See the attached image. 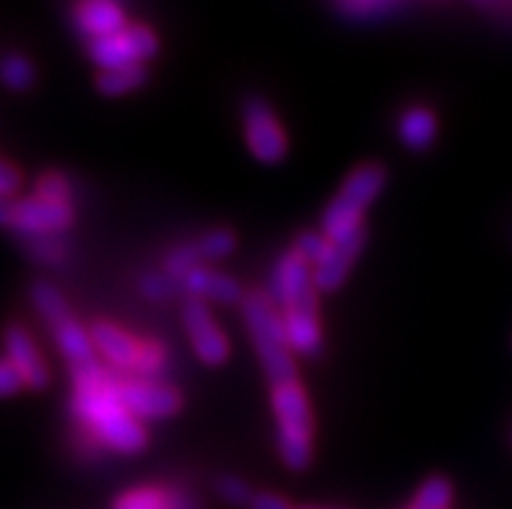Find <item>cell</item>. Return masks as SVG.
I'll return each mask as SVG.
<instances>
[{
  "label": "cell",
  "mask_w": 512,
  "mask_h": 509,
  "mask_svg": "<svg viewBox=\"0 0 512 509\" xmlns=\"http://www.w3.org/2000/svg\"><path fill=\"white\" fill-rule=\"evenodd\" d=\"M73 413L94 429L99 442L117 452H138L146 445V432L120 403L117 380L107 377L104 369L89 374H76Z\"/></svg>",
  "instance_id": "1"
},
{
  "label": "cell",
  "mask_w": 512,
  "mask_h": 509,
  "mask_svg": "<svg viewBox=\"0 0 512 509\" xmlns=\"http://www.w3.org/2000/svg\"><path fill=\"white\" fill-rule=\"evenodd\" d=\"M242 307H245L247 328L253 333V343L258 348V359L266 369V377L271 380V385L276 387L297 380L292 348L286 341L284 320H281V312L276 310V304L263 291H253V294H247Z\"/></svg>",
  "instance_id": "2"
},
{
  "label": "cell",
  "mask_w": 512,
  "mask_h": 509,
  "mask_svg": "<svg viewBox=\"0 0 512 509\" xmlns=\"http://www.w3.org/2000/svg\"><path fill=\"white\" fill-rule=\"evenodd\" d=\"M32 302L39 310V315L45 317V323L50 325L60 351H63L68 364H71L73 377L102 369V364L97 361V354H94L91 336L76 323V317L71 315L68 304H65V299L60 297V291L55 286L47 284V281L32 284Z\"/></svg>",
  "instance_id": "3"
},
{
  "label": "cell",
  "mask_w": 512,
  "mask_h": 509,
  "mask_svg": "<svg viewBox=\"0 0 512 509\" xmlns=\"http://www.w3.org/2000/svg\"><path fill=\"white\" fill-rule=\"evenodd\" d=\"M385 185V169L380 164H362L357 172L349 174L341 193L331 200L323 213V234L328 242L354 237L362 232L364 208L380 195Z\"/></svg>",
  "instance_id": "4"
},
{
  "label": "cell",
  "mask_w": 512,
  "mask_h": 509,
  "mask_svg": "<svg viewBox=\"0 0 512 509\" xmlns=\"http://www.w3.org/2000/svg\"><path fill=\"white\" fill-rule=\"evenodd\" d=\"M273 413L279 426V452L292 471H302L312 460V416L299 380L273 387Z\"/></svg>",
  "instance_id": "5"
},
{
  "label": "cell",
  "mask_w": 512,
  "mask_h": 509,
  "mask_svg": "<svg viewBox=\"0 0 512 509\" xmlns=\"http://www.w3.org/2000/svg\"><path fill=\"white\" fill-rule=\"evenodd\" d=\"M268 299L281 307L284 312H318V299H315V281H312L310 265L299 258L297 252H286L276 263L268 284Z\"/></svg>",
  "instance_id": "6"
},
{
  "label": "cell",
  "mask_w": 512,
  "mask_h": 509,
  "mask_svg": "<svg viewBox=\"0 0 512 509\" xmlns=\"http://www.w3.org/2000/svg\"><path fill=\"white\" fill-rule=\"evenodd\" d=\"M89 58L102 68H123V65H138L156 55L159 42L154 32L146 26H125L123 32L112 34V37L89 39Z\"/></svg>",
  "instance_id": "7"
},
{
  "label": "cell",
  "mask_w": 512,
  "mask_h": 509,
  "mask_svg": "<svg viewBox=\"0 0 512 509\" xmlns=\"http://www.w3.org/2000/svg\"><path fill=\"white\" fill-rule=\"evenodd\" d=\"M242 123H245V138L255 159L266 164H276L286 154V136L279 120L273 117L271 107L260 97H247L242 104Z\"/></svg>",
  "instance_id": "8"
},
{
  "label": "cell",
  "mask_w": 512,
  "mask_h": 509,
  "mask_svg": "<svg viewBox=\"0 0 512 509\" xmlns=\"http://www.w3.org/2000/svg\"><path fill=\"white\" fill-rule=\"evenodd\" d=\"M73 224L71 203H52L42 198H26L13 203L11 229L21 237H42V234H60Z\"/></svg>",
  "instance_id": "9"
},
{
  "label": "cell",
  "mask_w": 512,
  "mask_h": 509,
  "mask_svg": "<svg viewBox=\"0 0 512 509\" xmlns=\"http://www.w3.org/2000/svg\"><path fill=\"white\" fill-rule=\"evenodd\" d=\"M117 395L125 411L136 419H162L172 416L180 408V395L167 385L146 380H125L117 382Z\"/></svg>",
  "instance_id": "10"
},
{
  "label": "cell",
  "mask_w": 512,
  "mask_h": 509,
  "mask_svg": "<svg viewBox=\"0 0 512 509\" xmlns=\"http://www.w3.org/2000/svg\"><path fill=\"white\" fill-rule=\"evenodd\" d=\"M182 320H185V328H188L190 333L195 354L201 356L206 364H221V361H227L229 343L227 338L221 336L219 325L214 323V317L208 312L206 302L190 297L188 302H185Z\"/></svg>",
  "instance_id": "11"
},
{
  "label": "cell",
  "mask_w": 512,
  "mask_h": 509,
  "mask_svg": "<svg viewBox=\"0 0 512 509\" xmlns=\"http://www.w3.org/2000/svg\"><path fill=\"white\" fill-rule=\"evenodd\" d=\"M3 346H6V359L19 369L24 387H32V390L47 387L50 372H47L45 359L39 356L37 343L32 341L24 325H8L6 336H3Z\"/></svg>",
  "instance_id": "12"
},
{
  "label": "cell",
  "mask_w": 512,
  "mask_h": 509,
  "mask_svg": "<svg viewBox=\"0 0 512 509\" xmlns=\"http://www.w3.org/2000/svg\"><path fill=\"white\" fill-rule=\"evenodd\" d=\"M364 245V229L357 232L354 237L341 239V242H331L328 252H325L320 263L315 265L312 271V281H315V289L320 291H333L344 284V278L349 276L351 263L357 260L359 250Z\"/></svg>",
  "instance_id": "13"
},
{
  "label": "cell",
  "mask_w": 512,
  "mask_h": 509,
  "mask_svg": "<svg viewBox=\"0 0 512 509\" xmlns=\"http://www.w3.org/2000/svg\"><path fill=\"white\" fill-rule=\"evenodd\" d=\"M91 343L94 348H99L110 364L120 369H138V361H141V348L133 338L125 333V330L115 328L110 323H97L91 328Z\"/></svg>",
  "instance_id": "14"
},
{
  "label": "cell",
  "mask_w": 512,
  "mask_h": 509,
  "mask_svg": "<svg viewBox=\"0 0 512 509\" xmlns=\"http://www.w3.org/2000/svg\"><path fill=\"white\" fill-rule=\"evenodd\" d=\"M73 21L81 32L89 39L112 37V34L123 32L125 29V13L123 8L107 0H97V3H81L73 11Z\"/></svg>",
  "instance_id": "15"
},
{
  "label": "cell",
  "mask_w": 512,
  "mask_h": 509,
  "mask_svg": "<svg viewBox=\"0 0 512 509\" xmlns=\"http://www.w3.org/2000/svg\"><path fill=\"white\" fill-rule=\"evenodd\" d=\"M182 284L185 289L190 291V297L193 299H211V302H221V304H234L245 299L242 294V286L234 281V278L224 276V273L216 271H203V268H195L193 273L182 278Z\"/></svg>",
  "instance_id": "16"
},
{
  "label": "cell",
  "mask_w": 512,
  "mask_h": 509,
  "mask_svg": "<svg viewBox=\"0 0 512 509\" xmlns=\"http://www.w3.org/2000/svg\"><path fill=\"white\" fill-rule=\"evenodd\" d=\"M289 348L297 354L315 356L320 351L318 312H284L281 315Z\"/></svg>",
  "instance_id": "17"
},
{
  "label": "cell",
  "mask_w": 512,
  "mask_h": 509,
  "mask_svg": "<svg viewBox=\"0 0 512 509\" xmlns=\"http://www.w3.org/2000/svg\"><path fill=\"white\" fill-rule=\"evenodd\" d=\"M398 136L411 151H427L437 136L435 115L424 107H414L401 117L398 123Z\"/></svg>",
  "instance_id": "18"
},
{
  "label": "cell",
  "mask_w": 512,
  "mask_h": 509,
  "mask_svg": "<svg viewBox=\"0 0 512 509\" xmlns=\"http://www.w3.org/2000/svg\"><path fill=\"white\" fill-rule=\"evenodd\" d=\"M143 81H146L143 65H123V68H110V71L99 73L97 89L107 97H120V94L138 89Z\"/></svg>",
  "instance_id": "19"
},
{
  "label": "cell",
  "mask_w": 512,
  "mask_h": 509,
  "mask_svg": "<svg viewBox=\"0 0 512 509\" xmlns=\"http://www.w3.org/2000/svg\"><path fill=\"white\" fill-rule=\"evenodd\" d=\"M0 81L11 91H26L34 84L32 63L19 55V52H6L0 55Z\"/></svg>",
  "instance_id": "20"
},
{
  "label": "cell",
  "mask_w": 512,
  "mask_h": 509,
  "mask_svg": "<svg viewBox=\"0 0 512 509\" xmlns=\"http://www.w3.org/2000/svg\"><path fill=\"white\" fill-rule=\"evenodd\" d=\"M115 509H180V502H172L156 489H136L117 499Z\"/></svg>",
  "instance_id": "21"
},
{
  "label": "cell",
  "mask_w": 512,
  "mask_h": 509,
  "mask_svg": "<svg viewBox=\"0 0 512 509\" xmlns=\"http://www.w3.org/2000/svg\"><path fill=\"white\" fill-rule=\"evenodd\" d=\"M26 250L37 263L58 265L65 258V245L60 242V234H42V237H24Z\"/></svg>",
  "instance_id": "22"
},
{
  "label": "cell",
  "mask_w": 512,
  "mask_h": 509,
  "mask_svg": "<svg viewBox=\"0 0 512 509\" xmlns=\"http://www.w3.org/2000/svg\"><path fill=\"white\" fill-rule=\"evenodd\" d=\"M450 499H453V489L445 478L435 476L429 478L427 484L419 489L414 499V507L411 509H448L450 507Z\"/></svg>",
  "instance_id": "23"
},
{
  "label": "cell",
  "mask_w": 512,
  "mask_h": 509,
  "mask_svg": "<svg viewBox=\"0 0 512 509\" xmlns=\"http://www.w3.org/2000/svg\"><path fill=\"white\" fill-rule=\"evenodd\" d=\"M232 250H234V234L229 232V229H214V232H208L206 237H201L198 242H195V252H198V258L201 260L227 258Z\"/></svg>",
  "instance_id": "24"
},
{
  "label": "cell",
  "mask_w": 512,
  "mask_h": 509,
  "mask_svg": "<svg viewBox=\"0 0 512 509\" xmlns=\"http://www.w3.org/2000/svg\"><path fill=\"white\" fill-rule=\"evenodd\" d=\"M403 6L398 3H341L336 6L338 13H344L346 19L354 21H370V19H383V16H390V13L401 11Z\"/></svg>",
  "instance_id": "25"
},
{
  "label": "cell",
  "mask_w": 512,
  "mask_h": 509,
  "mask_svg": "<svg viewBox=\"0 0 512 509\" xmlns=\"http://www.w3.org/2000/svg\"><path fill=\"white\" fill-rule=\"evenodd\" d=\"M71 182L60 172H47L37 182V198L52 200V203H71Z\"/></svg>",
  "instance_id": "26"
},
{
  "label": "cell",
  "mask_w": 512,
  "mask_h": 509,
  "mask_svg": "<svg viewBox=\"0 0 512 509\" xmlns=\"http://www.w3.org/2000/svg\"><path fill=\"white\" fill-rule=\"evenodd\" d=\"M216 489H219L221 499H227V502L234 504V507H250V502H253V497H255L253 489H250L245 481H240L237 476L219 478Z\"/></svg>",
  "instance_id": "27"
},
{
  "label": "cell",
  "mask_w": 512,
  "mask_h": 509,
  "mask_svg": "<svg viewBox=\"0 0 512 509\" xmlns=\"http://www.w3.org/2000/svg\"><path fill=\"white\" fill-rule=\"evenodd\" d=\"M328 247H331V242L325 239V234H318V232H305L302 237L297 239V247H294V252H297L299 258L305 260L307 265H318L320 258H323L325 252H328Z\"/></svg>",
  "instance_id": "28"
},
{
  "label": "cell",
  "mask_w": 512,
  "mask_h": 509,
  "mask_svg": "<svg viewBox=\"0 0 512 509\" xmlns=\"http://www.w3.org/2000/svg\"><path fill=\"white\" fill-rule=\"evenodd\" d=\"M21 387H24V380H21L19 369L13 367L8 359H0V398L19 393Z\"/></svg>",
  "instance_id": "29"
},
{
  "label": "cell",
  "mask_w": 512,
  "mask_h": 509,
  "mask_svg": "<svg viewBox=\"0 0 512 509\" xmlns=\"http://www.w3.org/2000/svg\"><path fill=\"white\" fill-rule=\"evenodd\" d=\"M21 187V174L16 172V167L0 159V198H11L16 190Z\"/></svg>",
  "instance_id": "30"
},
{
  "label": "cell",
  "mask_w": 512,
  "mask_h": 509,
  "mask_svg": "<svg viewBox=\"0 0 512 509\" xmlns=\"http://www.w3.org/2000/svg\"><path fill=\"white\" fill-rule=\"evenodd\" d=\"M143 291H146V297L151 299H164L172 294V284H169L164 276H149L143 278Z\"/></svg>",
  "instance_id": "31"
},
{
  "label": "cell",
  "mask_w": 512,
  "mask_h": 509,
  "mask_svg": "<svg viewBox=\"0 0 512 509\" xmlns=\"http://www.w3.org/2000/svg\"><path fill=\"white\" fill-rule=\"evenodd\" d=\"M250 509H292L289 502L279 494H255L253 502H250Z\"/></svg>",
  "instance_id": "32"
},
{
  "label": "cell",
  "mask_w": 512,
  "mask_h": 509,
  "mask_svg": "<svg viewBox=\"0 0 512 509\" xmlns=\"http://www.w3.org/2000/svg\"><path fill=\"white\" fill-rule=\"evenodd\" d=\"M11 213H13L11 200L0 198V226H11Z\"/></svg>",
  "instance_id": "33"
},
{
  "label": "cell",
  "mask_w": 512,
  "mask_h": 509,
  "mask_svg": "<svg viewBox=\"0 0 512 509\" xmlns=\"http://www.w3.org/2000/svg\"><path fill=\"white\" fill-rule=\"evenodd\" d=\"M299 509H318V507H299Z\"/></svg>",
  "instance_id": "34"
}]
</instances>
